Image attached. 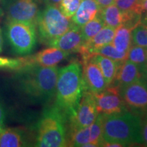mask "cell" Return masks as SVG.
Returning a JSON list of instances; mask_svg holds the SVG:
<instances>
[{
  "mask_svg": "<svg viewBox=\"0 0 147 147\" xmlns=\"http://www.w3.org/2000/svg\"><path fill=\"white\" fill-rule=\"evenodd\" d=\"M146 57H147V50H146Z\"/></svg>",
  "mask_w": 147,
  "mask_h": 147,
  "instance_id": "40",
  "label": "cell"
},
{
  "mask_svg": "<svg viewBox=\"0 0 147 147\" xmlns=\"http://www.w3.org/2000/svg\"><path fill=\"white\" fill-rule=\"evenodd\" d=\"M140 23L147 25V12L146 13H143L142 14V16H141Z\"/></svg>",
  "mask_w": 147,
  "mask_h": 147,
  "instance_id": "37",
  "label": "cell"
},
{
  "mask_svg": "<svg viewBox=\"0 0 147 147\" xmlns=\"http://www.w3.org/2000/svg\"><path fill=\"white\" fill-rule=\"evenodd\" d=\"M126 106L134 110L147 109V82L140 78L136 81L119 89Z\"/></svg>",
  "mask_w": 147,
  "mask_h": 147,
  "instance_id": "10",
  "label": "cell"
},
{
  "mask_svg": "<svg viewBox=\"0 0 147 147\" xmlns=\"http://www.w3.org/2000/svg\"><path fill=\"white\" fill-rule=\"evenodd\" d=\"M70 53L55 47L44 49L32 56L26 57L27 65H38L44 67L56 66L61 61L65 59Z\"/></svg>",
  "mask_w": 147,
  "mask_h": 147,
  "instance_id": "13",
  "label": "cell"
},
{
  "mask_svg": "<svg viewBox=\"0 0 147 147\" xmlns=\"http://www.w3.org/2000/svg\"><path fill=\"white\" fill-rule=\"evenodd\" d=\"M115 5L123 12H136L142 14L140 0H115Z\"/></svg>",
  "mask_w": 147,
  "mask_h": 147,
  "instance_id": "29",
  "label": "cell"
},
{
  "mask_svg": "<svg viewBox=\"0 0 147 147\" xmlns=\"http://www.w3.org/2000/svg\"><path fill=\"white\" fill-rule=\"evenodd\" d=\"M95 0H81L78 10L72 17L71 22L81 27L94 18L100 11Z\"/></svg>",
  "mask_w": 147,
  "mask_h": 147,
  "instance_id": "16",
  "label": "cell"
},
{
  "mask_svg": "<svg viewBox=\"0 0 147 147\" xmlns=\"http://www.w3.org/2000/svg\"><path fill=\"white\" fill-rule=\"evenodd\" d=\"M115 0H95L97 5H99L100 9H102L106 7L115 3Z\"/></svg>",
  "mask_w": 147,
  "mask_h": 147,
  "instance_id": "31",
  "label": "cell"
},
{
  "mask_svg": "<svg viewBox=\"0 0 147 147\" xmlns=\"http://www.w3.org/2000/svg\"><path fill=\"white\" fill-rule=\"evenodd\" d=\"M131 31L132 29L125 25H121L115 29L111 44L117 51L128 53L132 46Z\"/></svg>",
  "mask_w": 147,
  "mask_h": 147,
  "instance_id": "20",
  "label": "cell"
},
{
  "mask_svg": "<svg viewBox=\"0 0 147 147\" xmlns=\"http://www.w3.org/2000/svg\"><path fill=\"white\" fill-rule=\"evenodd\" d=\"M115 29L104 26L95 36L82 45L79 53H81L82 59L86 60L91 57L97 49L103 46L110 44L115 36Z\"/></svg>",
  "mask_w": 147,
  "mask_h": 147,
  "instance_id": "14",
  "label": "cell"
},
{
  "mask_svg": "<svg viewBox=\"0 0 147 147\" xmlns=\"http://www.w3.org/2000/svg\"><path fill=\"white\" fill-rule=\"evenodd\" d=\"M127 54L128 53L120 52L117 51L111 43L100 47L93 53V55H103L118 62H123L126 60L127 59Z\"/></svg>",
  "mask_w": 147,
  "mask_h": 147,
  "instance_id": "25",
  "label": "cell"
},
{
  "mask_svg": "<svg viewBox=\"0 0 147 147\" xmlns=\"http://www.w3.org/2000/svg\"><path fill=\"white\" fill-rule=\"evenodd\" d=\"M4 118H5L4 111H3L2 106L0 105V129H1L3 128Z\"/></svg>",
  "mask_w": 147,
  "mask_h": 147,
  "instance_id": "33",
  "label": "cell"
},
{
  "mask_svg": "<svg viewBox=\"0 0 147 147\" xmlns=\"http://www.w3.org/2000/svg\"><path fill=\"white\" fill-rule=\"evenodd\" d=\"M58 72L57 66H25L18 70V86L24 94L33 100H50L56 91Z\"/></svg>",
  "mask_w": 147,
  "mask_h": 147,
  "instance_id": "1",
  "label": "cell"
},
{
  "mask_svg": "<svg viewBox=\"0 0 147 147\" xmlns=\"http://www.w3.org/2000/svg\"><path fill=\"white\" fill-rule=\"evenodd\" d=\"M90 58L95 61L100 68L108 87L111 85L115 81L117 71L122 62L116 61L100 55H93Z\"/></svg>",
  "mask_w": 147,
  "mask_h": 147,
  "instance_id": "17",
  "label": "cell"
},
{
  "mask_svg": "<svg viewBox=\"0 0 147 147\" xmlns=\"http://www.w3.org/2000/svg\"><path fill=\"white\" fill-rule=\"evenodd\" d=\"M3 14H4V12H3V10L2 8H0V18L3 15Z\"/></svg>",
  "mask_w": 147,
  "mask_h": 147,
  "instance_id": "39",
  "label": "cell"
},
{
  "mask_svg": "<svg viewBox=\"0 0 147 147\" xmlns=\"http://www.w3.org/2000/svg\"><path fill=\"white\" fill-rule=\"evenodd\" d=\"M3 44V39L2 31H1V28H0V53L2 52Z\"/></svg>",
  "mask_w": 147,
  "mask_h": 147,
  "instance_id": "36",
  "label": "cell"
},
{
  "mask_svg": "<svg viewBox=\"0 0 147 147\" xmlns=\"http://www.w3.org/2000/svg\"><path fill=\"white\" fill-rule=\"evenodd\" d=\"M80 1L81 0H61L58 8L65 17L71 18L78 10Z\"/></svg>",
  "mask_w": 147,
  "mask_h": 147,
  "instance_id": "28",
  "label": "cell"
},
{
  "mask_svg": "<svg viewBox=\"0 0 147 147\" xmlns=\"http://www.w3.org/2000/svg\"><path fill=\"white\" fill-rule=\"evenodd\" d=\"M102 115L103 139L106 142H118L125 146L143 144L142 122L129 112Z\"/></svg>",
  "mask_w": 147,
  "mask_h": 147,
  "instance_id": "3",
  "label": "cell"
},
{
  "mask_svg": "<svg viewBox=\"0 0 147 147\" xmlns=\"http://www.w3.org/2000/svg\"><path fill=\"white\" fill-rule=\"evenodd\" d=\"M142 138L143 144L147 146V117L142 123Z\"/></svg>",
  "mask_w": 147,
  "mask_h": 147,
  "instance_id": "30",
  "label": "cell"
},
{
  "mask_svg": "<svg viewBox=\"0 0 147 147\" xmlns=\"http://www.w3.org/2000/svg\"><path fill=\"white\" fill-rule=\"evenodd\" d=\"M71 24L69 18L65 17L57 5H47L44 10L40 11L36 21L40 40L47 45L64 34Z\"/></svg>",
  "mask_w": 147,
  "mask_h": 147,
  "instance_id": "5",
  "label": "cell"
},
{
  "mask_svg": "<svg viewBox=\"0 0 147 147\" xmlns=\"http://www.w3.org/2000/svg\"><path fill=\"white\" fill-rule=\"evenodd\" d=\"M83 65L84 91H89L96 94L105 90L108 86L97 64L89 58L83 61Z\"/></svg>",
  "mask_w": 147,
  "mask_h": 147,
  "instance_id": "11",
  "label": "cell"
},
{
  "mask_svg": "<svg viewBox=\"0 0 147 147\" xmlns=\"http://www.w3.org/2000/svg\"><path fill=\"white\" fill-rule=\"evenodd\" d=\"M102 146H107V147H122L126 146L125 145L121 144L118 142H104L103 143Z\"/></svg>",
  "mask_w": 147,
  "mask_h": 147,
  "instance_id": "32",
  "label": "cell"
},
{
  "mask_svg": "<svg viewBox=\"0 0 147 147\" xmlns=\"http://www.w3.org/2000/svg\"><path fill=\"white\" fill-rule=\"evenodd\" d=\"M98 115L94 93L89 91H84L75 115L69 118L71 130L91 125Z\"/></svg>",
  "mask_w": 147,
  "mask_h": 147,
  "instance_id": "8",
  "label": "cell"
},
{
  "mask_svg": "<svg viewBox=\"0 0 147 147\" xmlns=\"http://www.w3.org/2000/svg\"><path fill=\"white\" fill-rule=\"evenodd\" d=\"M140 9L142 14L147 12V0H140Z\"/></svg>",
  "mask_w": 147,
  "mask_h": 147,
  "instance_id": "34",
  "label": "cell"
},
{
  "mask_svg": "<svg viewBox=\"0 0 147 147\" xmlns=\"http://www.w3.org/2000/svg\"><path fill=\"white\" fill-rule=\"evenodd\" d=\"M61 0H44L45 3L47 5H57L59 3L61 2Z\"/></svg>",
  "mask_w": 147,
  "mask_h": 147,
  "instance_id": "35",
  "label": "cell"
},
{
  "mask_svg": "<svg viewBox=\"0 0 147 147\" xmlns=\"http://www.w3.org/2000/svg\"><path fill=\"white\" fill-rule=\"evenodd\" d=\"M147 48L132 45L128 51L127 59L138 66L142 73L147 69Z\"/></svg>",
  "mask_w": 147,
  "mask_h": 147,
  "instance_id": "22",
  "label": "cell"
},
{
  "mask_svg": "<svg viewBox=\"0 0 147 147\" xmlns=\"http://www.w3.org/2000/svg\"><path fill=\"white\" fill-rule=\"evenodd\" d=\"M67 115L55 104L44 111L38 127L36 146H67L65 122Z\"/></svg>",
  "mask_w": 147,
  "mask_h": 147,
  "instance_id": "4",
  "label": "cell"
},
{
  "mask_svg": "<svg viewBox=\"0 0 147 147\" xmlns=\"http://www.w3.org/2000/svg\"><path fill=\"white\" fill-rule=\"evenodd\" d=\"M104 26H106L105 24L104 23L98 14L91 21H89L80 27L84 43L93 38Z\"/></svg>",
  "mask_w": 147,
  "mask_h": 147,
  "instance_id": "23",
  "label": "cell"
},
{
  "mask_svg": "<svg viewBox=\"0 0 147 147\" xmlns=\"http://www.w3.org/2000/svg\"><path fill=\"white\" fill-rule=\"evenodd\" d=\"M39 0H3L7 21L36 23L40 12Z\"/></svg>",
  "mask_w": 147,
  "mask_h": 147,
  "instance_id": "7",
  "label": "cell"
},
{
  "mask_svg": "<svg viewBox=\"0 0 147 147\" xmlns=\"http://www.w3.org/2000/svg\"><path fill=\"white\" fill-rule=\"evenodd\" d=\"M90 127V142L84 147L102 146L104 142L103 139L102 129V115L99 114L94 122L89 125Z\"/></svg>",
  "mask_w": 147,
  "mask_h": 147,
  "instance_id": "21",
  "label": "cell"
},
{
  "mask_svg": "<svg viewBox=\"0 0 147 147\" xmlns=\"http://www.w3.org/2000/svg\"><path fill=\"white\" fill-rule=\"evenodd\" d=\"M99 15L106 26L117 29L123 25L125 20V14L115 3L101 9Z\"/></svg>",
  "mask_w": 147,
  "mask_h": 147,
  "instance_id": "19",
  "label": "cell"
},
{
  "mask_svg": "<svg viewBox=\"0 0 147 147\" xmlns=\"http://www.w3.org/2000/svg\"><path fill=\"white\" fill-rule=\"evenodd\" d=\"M84 91L81 65L73 62L59 69L56 85V105L69 119L73 117Z\"/></svg>",
  "mask_w": 147,
  "mask_h": 147,
  "instance_id": "2",
  "label": "cell"
},
{
  "mask_svg": "<svg viewBox=\"0 0 147 147\" xmlns=\"http://www.w3.org/2000/svg\"><path fill=\"white\" fill-rule=\"evenodd\" d=\"M27 66V58L21 57L12 59L0 57V69H10L18 70Z\"/></svg>",
  "mask_w": 147,
  "mask_h": 147,
  "instance_id": "27",
  "label": "cell"
},
{
  "mask_svg": "<svg viewBox=\"0 0 147 147\" xmlns=\"http://www.w3.org/2000/svg\"><path fill=\"white\" fill-rule=\"evenodd\" d=\"M142 73L136 64L127 59L123 61L117 71L115 81L111 85L119 89L125 87L142 78Z\"/></svg>",
  "mask_w": 147,
  "mask_h": 147,
  "instance_id": "15",
  "label": "cell"
},
{
  "mask_svg": "<svg viewBox=\"0 0 147 147\" xmlns=\"http://www.w3.org/2000/svg\"><path fill=\"white\" fill-rule=\"evenodd\" d=\"M142 77L145 80H146V82H147V69H146L144 71H143Z\"/></svg>",
  "mask_w": 147,
  "mask_h": 147,
  "instance_id": "38",
  "label": "cell"
},
{
  "mask_svg": "<svg viewBox=\"0 0 147 147\" xmlns=\"http://www.w3.org/2000/svg\"><path fill=\"white\" fill-rule=\"evenodd\" d=\"M94 95L99 114L113 115L127 111V107L117 87L108 86L105 90Z\"/></svg>",
  "mask_w": 147,
  "mask_h": 147,
  "instance_id": "9",
  "label": "cell"
},
{
  "mask_svg": "<svg viewBox=\"0 0 147 147\" xmlns=\"http://www.w3.org/2000/svg\"><path fill=\"white\" fill-rule=\"evenodd\" d=\"M26 146L21 130L16 128L0 129V147H21Z\"/></svg>",
  "mask_w": 147,
  "mask_h": 147,
  "instance_id": "18",
  "label": "cell"
},
{
  "mask_svg": "<svg viewBox=\"0 0 147 147\" xmlns=\"http://www.w3.org/2000/svg\"><path fill=\"white\" fill-rule=\"evenodd\" d=\"M90 142L89 126L78 129L71 130L70 139L68 140L67 146L84 147Z\"/></svg>",
  "mask_w": 147,
  "mask_h": 147,
  "instance_id": "24",
  "label": "cell"
},
{
  "mask_svg": "<svg viewBox=\"0 0 147 147\" xmlns=\"http://www.w3.org/2000/svg\"><path fill=\"white\" fill-rule=\"evenodd\" d=\"M132 45L147 48V25L139 23L131 31Z\"/></svg>",
  "mask_w": 147,
  "mask_h": 147,
  "instance_id": "26",
  "label": "cell"
},
{
  "mask_svg": "<svg viewBox=\"0 0 147 147\" xmlns=\"http://www.w3.org/2000/svg\"><path fill=\"white\" fill-rule=\"evenodd\" d=\"M5 35L9 45L16 54L29 55L36 47V23L7 21Z\"/></svg>",
  "mask_w": 147,
  "mask_h": 147,
  "instance_id": "6",
  "label": "cell"
},
{
  "mask_svg": "<svg viewBox=\"0 0 147 147\" xmlns=\"http://www.w3.org/2000/svg\"><path fill=\"white\" fill-rule=\"evenodd\" d=\"M83 44L80 27L72 23L64 34L53 40L48 46L71 53L79 52Z\"/></svg>",
  "mask_w": 147,
  "mask_h": 147,
  "instance_id": "12",
  "label": "cell"
}]
</instances>
